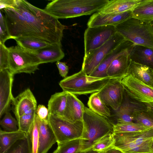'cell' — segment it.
Returning <instances> with one entry per match:
<instances>
[{
  "label": "cell",
  "mask_w": 153,
  "mask_h": 153,
  "mask_svg": "<svg viewBox=\"0 0 153 153\" xmlns=\"http://www.w3.org/2000/svg\"><path fill=\"white\" fill-rule=\"evenodd\" d=\"M2 12L10 39L30 37L51 44L61 42L65 26L58 19L25 0H16Z\"/></svg>",
  "instance_id": "6da1fadb"
},
{
  "label": "cell",
  "mask_w": 153,
  "mask_h": 153,
  "mask_svg": "<svg viewBox=\"0 0 153 153\" xmlns=\"http://www.w3.org/2000/svg\"><path fill=\"white\" fill-rule=\"evenodd\" d=\"M108 0H55L49 2L44 10L57 19L89 15L100 11Z\"/></svg>",
  "instance_id": "7a4b0ae2"
},
{
  "label": "cell",
  "mask_w": 153,
  "mask_h": 153,
  "mask_svg": "<svg viewBox=\"0 0 153 153\" xmlns=\"http://www.w3.org/2000/svg\"><path fill=\"white\" fill-rule=\"evenodd\" d=\"M82 122L83 131L80 153L91 150L93 144L105 135L113 132L109 120L85 107Z\"/></svg>",
  "instance_id": "3957f363"
},
{
  "label": "cell",
  "mask_w": 153,
  "mask_h": 153,
  "mask_svg": "<svg viewBox=\"0 0 153 153\" xmlns=\"http://www.w3.org/2000/svg\"><path fill=\"white\" fill-rule=\"evenodd\" d=\"M113 134V147L123 153H153L152 128L143 131Z\"/></svg>",
  "instance_id": "277c9868"
},
{
  "label": "cell",
  "mask_w": 153,
  "mask_h": 153,
  "mask_svg": "<svg viewBox=\"0 0 153 153\" xmlns=\"http://www.w3.org/2000/svg\"><path fill=\"white\" fill-rule=\"evenodd\" d=\"M115 27L117 32L134 45L153 48V22L132 17Z\"/></svg>",
  "instance_id": "5b68a950"
},
{
  "label": "cell",
  "mask_w": 153,
  "mask_h": 153,
  "mask_svg": "<svg viewBox=\"0 0 153 153\" xmlns=\"http://www.w3.org/2000/svg\"><path fill=\"white\" fill-rule=\"evenodd\" d=\"M110 79L108 77L90 76L81 69L79 72L64 78L59 85L63 91L74 95H85L99 92Z\"/></svg>",
  "instance_id": "8992f818"
},
{
  "label": "cell",
  "mask_w": 153,
  "mask_h": 153,
  "mask_svg": "<svg viewBox=\"0 0 153 153\" xmlns=\"http://www.w3.org/2000/svg\"><path fill=\"white\" fill-rule=\"evenodd\" d=\"M9 54V70L14 75L21 73H34L41 64L33 51L17 45L8 48Z\"/></svg>",
  "instance_id": "52a82bcc"
},
{
  "label": "cell",
  "mask_w": 153,
  "mask_h": 153,
  "mask_svg": "<svg viewBox=\"0 0 153 153\" xmlns=\"http://www.w3.org/2000/svg\"><path fill=\"white\" fill-rule=\"evenodd\" d=\"M48 120L57 144L82 138L83 127L82 121L73 123L63 117L49 114Z\"/></svg>",
  "instance_id": "ba28073f"
},
{
  "label": "cell",
  "mask_w": 153,
  "mask_h": 153,
  "mask_svg": "<svg viewBox=\"0 0 153 153\" xmlns=\"http://www.w3.org/2000/svg\"><path fill=\"white\" fill-rule=\"evenodd\" d=\"M126 40L117 32L102 45L84 56L81 70L90 75L108 54Z\"/></svg>",
  "instance_id": "9c48e42d"
},
{
  "label": "cell",
  "mask_w": 153,
  "mask_h": 153,
  "mask_svg": "<svg viewBox=\"0 0 153 153\" xmlns=\"http://www.w3.org/2000/svg\"><path fill=\"white\" fill-rule=\"evenodd\" d=\"M117 32L113 26L88 27L84 33V56L102 45Z\"/></svg>",
  "instance_id": "30bf717a"
},
{
  "label": "cell",
  "mask_w": 153,
  "mask_h": 153,
  "mask_svg": "<svg viewBox=\"0 0 153 153\" xmlns=\"http://www.w3.org/2000/svg\"><path fill=\"white\" fill-rule=\"evenodd\" d=\"M125 92L134 100L145 104L153 103V88L128 75L121 80Z\"/></svg>",
  "instance_id": "8fae6325"
},
{
  "label": "cell",
  "mask_w": 153,
  "mask_h": 153,
  "mask_svg": "<svg viewBox=\"0 0 153 153\" xmlns=\"http://www.w3.org/2000/svg\"><path fill=\"white\" fill-rule=\"evenodd\" d=\"M121 79H110L99 91V96L107 106L117 111L121 105L124 97L125 89Z\"/></svg>",
  "instance_id": "7c38bea8"
},
{
  "label": "cell",
  "mask_w": 153,
  "mask_h": 153,
  "mask_svg": "<svg viewBox=\"0 0 153 153\" xmlns=\"http://www.w3.org/2000/svg\"><path fill=\"white\" fill-rule=\"evenodd\" d=\"M14 74L9 70L0 71V117L9 111L14 97L12 88Z\"/></svg>",
  "instance_id": "4fadbf2b"
},
{
  "label": "cell",
  "mask_w": 153,
  "mask_h": 153,
  "mask_svg": "<svg viewBox=\"0 0 153 153\" xmlns=\"http://www.w3.org/2000/svg\"><path fill=\"white\" fill-rule=\"evenodd\" d=\"M132 16V11L131 10L119 13L103 14L97 12L90 17L87 25L89 27L108 25L116 27Z\"/></svg>",
  "instance_id": "5bb4252c"
},
{
  "label": "cell",
  "mask_w": 153,
  "mask_h": 153,
  "mask_svg": "<svg viewBox=\"0 0 153 153\" xmlns=\"http://www.w3.org/2000/svg\"><path fill=\"white\" fill-rule=\"evenodd\" d=\"M12 104L13 111L16 118L36 111L37 108L36 100L29 88L14 97Z\"/></svg>",
  "instance_id": "9a60e30c"
},
{
  "label": "cell",
  "mask_w": 153,
  "mask_h": 153,
  "mask_svg": "<svg viewBox=\"0 0 153 153\" xmlns=\"http://www.w3.org/2000/svg\"><path fill=\"white\" fill-rule=\"evenodd\" d=\"M134 46L112 61L107 71V77L110 79H122L128 75L130 53Z\"/></svg>",
  "instance_id": "2e32d148"
},
{
  "label": "cell",
  "mask_w": 153,
  "mask_h": 153,
  "mask_svg": "<svg viewBox=\"0 0 153 153\" xmlns=\"http://www.w3.org/2000/svg\"><path fill=\"white\" fill-rule=\"evenodd\" d=\"M134 45L126 40L103 59L95 69L89 76L97 78L108 77L107 71L112 61L117 56L123 53Z\"/></svg>",
  "instance_id": "e0dca14e"
},
{
  "label": "cell",
  "mask_w": 153,
  "mask_h": 153,
  "mask_svg": "<svg viewBox=\"0 0 153 153\" xmlns=\"http://www.w3.org/2000/svg\"><path fill=\"white\" fill-rule=\"evenodd\" d=\"M56 142V138L48 120H44L39 118L38 153H47Z\"/></svg>",
  "instance_id": "ac0fdd59"
},
{
  "label": "cell",
  "mask_w": 153,
  "mask_h": 153,
  "mask_svg": "<svg viewBox=\"0 0 153 153\" xmlns=\"http://www.w3.org/2000/svg\"><path fill=\"white\" fill-rule=\"evenodd\" d=\"M85 107L75 95L68 93L65 109L63 118L73 123L82 121Z\"/></svg>",
  "instance_id": "d6986e66"
},
{
  "label": "cell",
  "mask_w": 153,
  "mask_h": 153,
  "mask_svg": "<svg viewBox=\"0 0 153 153\" xmlns=\"http://www.w3.org/2000/svg\"><path fill=\"white\" fill-rule=\"evenodd\" d=\"M39 59L41 64L59 61L65 56L61 42L53 43L38 50L33 51Z\"/></svg>",
  "instance_id": "ffe728a7"
},
{
  "label": "cell",
  "mask_w": 153,
  "mask_h": 153,
  "mask_svg": "<svg viewBox=\"0 0 153 153\" xmlns=\"http://www.w3.org/2000/svg\"><path fill=\"white\" fill-rule=\"evenodd\" d=\"M141 104V103L137 102L130 98L125 90L123 102L118 109L115 111L116 123L119 122H134L133 116V112Z\"/></svg>",
  "instance_id": "44dd1931"
},
{
  "label": "cell",
  "mask_w": 153,
  "mask_h": 153,
  "mask_svg": "<svg viewBox=\"0 0 153 153\" xmlns=\"http://www.w3.org/2000/svg\"><path fill=\"white\" fill-rule=\"evenodd\" d=\"M128 75L153 88V70L149 67L135 62L130 59Z\"/></svg>",
  "instance_id": "7402d4cb"
},
{
  "label": "cell",
  "mask_w": 153,
  "mask_h": 153,
  "mask_svg": "<svg viewBox=\"0 0 153 153\" xmlns=\"http://www.w3.org/2000/svg\"><path fill=\"white\" fill-rule=\"evenodd\" d=\"M130 59L153 70V48L134 45L131 53Z\"/></svg>",
  "instance_id": "603a6c76"
},
{
  "label": "cell",
  "mask_w": 153,
  "mask_h": 153,
  "mask_svg": "<svg viewBox=\"0 0 153 153\" xmlns=\"http://www.w3.org/2000/svg\"><path fill=\"white\" fill-rule=\"evenodd\" d=\"M141 0H113L108 2L98 12L102 13H121L132 10Z\"/></svg>",
  "instance_id": "cb8c5ba5"
},
{
  "label": "cell",
  "mask_w": 153,
  "mask_h": 153,
  "mask_svg": "<svg viewBox=\"0 0 153 153\" xmlns=\"http://www.w3.org/2000/svg\"><path fill=\"white\" fill-rule=\"evenodd\" d=\"M68 93L62 91L52 95L48 104L49 114L63 117Z\"/></svg>",
  "instance_id": "d4e9b609"
},
{
  "label": "cell",
  "mask_w": 153,
  "mask_h": 153,
  "mask_svg": "<svg viewBox=\"0 0 153 153\" xmlns=\"http://www.w3.org/2000/svg\"><path fill=\"white\" fill-rule=\"evenodd\" d=\"M134 122L153 128V103H141L133 114Z\"/></svg>",
  "instance_id": "484cf974"
},
{
  "label": "cell",
  "mask_w": 153,
  "mask_h": 153,
  "mask_svg": "<svg viewBox=\"0 0 153 153\" xmlns=\"http://www.w3.org/2000/svg\"><path fill=\"white\" fill-rule=\"evenodd\" d=\"M27 135L18 130L9 132L0 130V153H4L19 140L25 138Z\"/></svg>",
  "instance_id": "4316f807"
},
{
  "label": "cell",
  "mask_w": 153,
  "mask_h": 153,
  "mask_svg": "<svg viewBox=\"0 0 153 153\" xmlns=\"http://www.w3.org/2000/svg\"><path fill=\"white\" fill-rule=\"evenodd\" d=\"M134 14L135 18L142 21L153 22V0H141L134 9Z\"/></svg>",
  "instance_id": "83f0119b"
},
{
  "label": "cell",
  "mask_w": 153,
  "mask_h": 153,
  "mask_svg": "<svg viewBox=\"0 0 153 153\" xmlns=\"http://www.w3.org/2000/svg\"><path fill=\"white\" fill-rule=\"evenodd\" d=\"M18 45L28 50L35 51L49 46L52 44L33 37H20L15 38Z\"/></svg>",
  "instance_id": "f1b7e54d"
},
{
  "label": "cell",
  "mask_w": 153,
  "mask_h": 153,
  "mask_svg": "<svg viewBox=\"0 0 153 153\" xmlns=\"http://www.w3.org/2000/svg\"><path fill=\"white\" fill-rule=\"evenodd\" d=\"M88 108L98 114L108 119L111 116L110 111L101 100L98 92L92 94L88 102Z\"/></svg>",
  "instance_id": "f546056e"
},
{
  "label": "cell",
  "mask_w": 153,
  "mask_h": 153,
  "mask_svg": "<svg viewBox=\"0 0 153 153\" xmlns=\"http://www.w3.org/2000/svg\"><path fill=\"white\" fill-rule=\"evenodd\" d=\"M113 125V132L127 133L143 131L151 128L141 123L135 122H119Z\"/></svg>",
  "instance_id": "4dcf8cb0"
},
{
  "label": "cell",
  "mask_w": 153,
  "mask_h": 153,
  "mask_svg": "<svg viewBox=\"0 0 153 153\" xmlns=\"http://www.w3.org/2000/svg\"><path fill=\"white\" fill-rule=\"evenodd\" d=\"M36 111L24 114L16 118L18 130L25 133L27 135L30 133L35 120Z\"/></svg>",
  "instance_id": "1f68e13d"
},
{
  "label": "cell",
  "mask_w": 153,
  "mask_h": 153,
  "mask_svg": "<svg viewBox=\"0 0 153 153\" xmlns=\"http://www.w3.org/2000/svg\"><path fill=\"white\" fill-rule=\"evenodd\" d=\"M114 143L113 132L105 135L95 143L92 147L91 150L98 153L102 152L113 147Z\"/></svg>",
  "instance_id": "d6a6232c"
},
{
  "label": "cell",
  "mask_w": 153,
  "mask_h": 153,
  "mask_svg": "<svg viewBox=\"0 0 153 153\" xmlns=\"http://www.w3.org/2000/svg\"><path fill=\"white\" fill-rule=\"evenodd\" d=\"M81 139H77L57 144L53 153H80Z\"/></svg>",
  "instance_id": "836d02e7"
},
{
  "label": "cell",
  "mask_w": 153,
  "mask_h": 153,
  "mask_svg": "<svg viewBox=\"0 0 153 153\" xmlns=\"http://www.w3.org/2000/svg\"><path fill=\"white\" fill-rule=\"evenodd\" d=\"M4 153H32V147L29 135L18 140Z\"/></svg>",
  "instance_id": "e575fe53"
},
{
  "label": "cell",
  "mask_w": 153,
  "mask_h": 153,
  "mask_svg": "<svg viewBox=\"0 0 153 153\" xmlns=\"http://www.w3.org/2000/svg\"><path fill=\"white\" fill-rule=\"evenodd\" d=\"M0 125L6 131L12 132L18 130V121L12 116L9 111L5 114L0 121Z\"/></svg>",
  "instance_id": "d590c367"
},
{
  "label": "cell",
  "mask_w": 153,
  "mask_h": 153,
  "mask_svg": "<svg viewBox=\"0 0 153 153\" xmlns=\"http://www.w3.org/2000/svg\"><path fill=\"white\" fill-rule=\"evenodd\" d=\"M28 134L31 143L32 153H38L39 138V118L36 114L35 121Z\"/></svg>",
  "instance_id": "8d00e7d4"
},
{
  "label": "cell",
  "mask_w": 153,
  "mask_h": 153,
  "mask_svg": "<svg viewBox=\"0 0 153 153\" xmlns=\"http://www.w3.org/2000/svg\"><path fill=\"white\" fill-rule=\"evenodd\" d=\"M9 54L8 48L0 43V71L9 70Z\"/></svg>",
  "instance_id": "74e56055"
},
{
  "label": "cell",
  "mask_w": 153,
  "mask_h": 153,
  "mask_svg": "<svg viewBox=\"0 0 153 153\" xmlns=\"http://www.w3.org/2000/svg\"><path fill=\"white\" fill-rule=\"evenodd\" d=\"M0 12V43L4 44L6 40L10 38L8 33L3 14L1 11Z\"/></svg>",
  "instance_id": "f35d334b"
},
{
  "label": "cell",
  "mask_w": 153,
  "mask_h": 153,
  "mask_svg": "<svg viewBox=\"0 0 153 153\" xmlns=\"http://www.w3.org/2000/svg\"><path fill=\"white\" fill-rule=\"evenodd\" d=\"M36 114L39 118L42 120H48L49 112L48 108L45 105L39 104L37 107Z\"/></svg>",
  "instance_id": "ab89813d"
},
{
  "label": "cell",
  "mask_w": 153,
  "mask_h": 153,
  "mask_svg": "<svg viewBox=\"0 0 153 153\" xmlns=\"http://www.w3.org/2000/svg\"><path fill=\"white\" fill-rule=\"evenodd\" d=\"M56 65L59 70L60 76L64 78L67 77L69 70L68 66L65 63L60 62L59 61L56 62Z\"/></svg>",
  "instance_id": "60d3db41"
},
{
  "label": "cell",
  "mask_w": 153,
  "mask_h": 153,
  "mask_svg": "<svg viewBox=\"0 0 153 153\" xmlns=\"http://www.w3.org/2000/svg\"><path fill=\"white\" fill-rule=\"evenodd\" d=\"M16 2V0H0V9L12 7Z\"/></svg>",
  "instance_id": "b9f144b4"
},
{
  "label": "cell",
  "mask_w": 153,
  "mask_h": 153,
  "mask_svg": "<svg viewBox=\"0 0 153 153\" xmlns=\"http://www.w3.org/2000/svg\"><path fill=\"white\" fill-rule=\"evenodd\" d=\"M100 153H123L119 150L113 147H111L104 152Z\"/></svg>",
  "instance_id": "7bdbcfd3"
},
{
  "label": "cell",
  "mask_w": 153,
  "mask_h": 153,
  "mask_svg": "<svg viewBox=\"0 0 153 153\" xmlns=\"http://www.w3.org/2000/svg\"><path fill=\"white\" fill-rule=\"evenodd\" d=\"M82 153H98V152L94 151L91 150L89 151L84 152Z\"/></svg>",
  "instance_id": "ee69618b"
},
{
  "label": "cell",
  "mask_w": 153,
  "mask_h": 153,
  "mask_svg": "<svg viewBox=\"0 0 153 153\" xmlns=\"http://www.w3.org/2000/svg\"><path fill=\"white\" fill-rule=\"evenodd\" d=\"M152 148L153 149V140H152Z\"/></svg>",
  "instance_id": "f6af8a7d"
}]
</instances>
